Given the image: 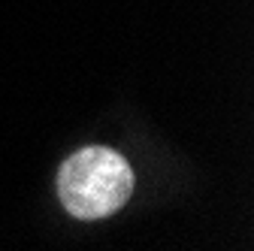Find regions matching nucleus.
<instances>
[{"label":"nucleus","instance_id":"1","mask_svg":"<svg viewBox=\"0 0 254 251\" xmlns=\"http://www.w3.org/2000/svg\"><path fill=\"white\" fill-rule=\"evenodd\" d=\"M133 191V173L112 148H82L58 173V197L82 221L106 218Z\"/></svg>","mask_w":254,"mask_h":251}]
</instances>
